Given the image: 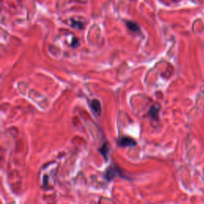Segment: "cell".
<instances>
[{
    "instance_id": "obj_1",
    "label": "cell",
    "mask_w": 204,
    "mask_h": 204,
    "mask_svg": "<svg viewBox=\"0 0 204 204\" xmlns=\"http://www.w3.org/2000/svg\"><path fill=\"white\" fill-rule=\"evenodd\" d=\"M118 144L120 146V147H133L136 144V143L135 141V140L131 139L130 137H122L121 139H120V140L118 141Z\"/></svg>"
},
{
    "instance_id": "obj_2",
    "label": "cell",
    "mask_w": 204,
    "mask_h": 204,
    "mask_svg": "<svg viewBox=\"0 0 204 204\" xmlns=\"http://www.w3.org/2000/svg\"><path fill=\"white\" fill-rule=\"evenodd\" d=\"M118 175L121 176V173H120V170L118 169L117 167H110V168L106 171V173H105V176H106V179L108 180H111L114 177H116Z\"/></svg>"
},
{
    "instance_id": "obj_3",
    "label": "cell",
    "mask_w": 204,
    "mask_h": 204,
    "mask_svg": "<svg viewBox=\"0 0 204 204\" xmlns=\"http://www.w3.org/2000/svg\"><path fill=\"white\" fill-rule=\"evenodd\" d=\"M90 107H91L92 111L94 112V113H96V114L98 115V116L101 115V105L100 101H98V100H96V99L92 100V101H91V103H90Z\"/></svg>"
},
{
    "instance_id": "obj_4",
    "label": "cell",
    "mask_w": 204,
    "mask_h": 204,
    "mask_svg": "<svg viewBox=\"0 0 204 204\" xmlns=\"http://www.w3.org/2000/svg\"><path fill=\"white\" fill-rule=\"evenodd\" d=\"M126 25H127V27L131 31H133V32H138L140 31V26H138V24L134 22H131V21H129L126 23Z\"/></svg>"
},
{
    "instance_id": "obj_5",
    "label": "cell",
    "mask_w": 204,
    "mask_h": 204,
    "mask_svg": "<svg viewBox=\"0 0 204 204\" xmlns=\"http://www.w3.org/2000/svg\"><path fill=\"white\" fill-rule=\"evenodd\" d=\"M159 109L156 106H151L149 109V115L152 119H157L158 118V114H159Z\"/></svg>"
},
{
    "instance_id": "obj_6",
    "label": "cell",
    "mask_w": 204,
    "mask_h": 204,
    "mask_svg": "<svg viewBox=\"0 0 204 204\" xmlns=\"http://www.w3.org/2000/svg\"><path fill=\"white\" fill-rule=\"evenodd\" d=\"M100 151H101V153L102 154L104 158L106 159L107 155L109 153V147H108V144H107V143L104 144L103 145H102V147H101V149H100Z\"/></svg>"
},
{
    "instance_id": "obj_7",
    "label": "cell",
    "mask_w": 204,
    "mask_h": 204,
    "mask_svg": "<svg viewBox=\"0 0 204 204\" xmlns=\"http://www.w3.org/2000/svg\"><path fill=\"white\" fill-rule=\"evenodd\" d=\"M72 26L73 27H77V28L80 29V30H81V29H83V24L81 23H80V22H75L74 20L72 19Z\"/></svg>"
},
{
    "instance_id": "obj_8",
    "label": "cell",
    "mask_w": 204,
    "mask_h": 204,
    "mask_svg": "<svg viewBox=\"0 0 204 204\" xmlns=\"http://www.w3.org/2000/svg\"><path fill=\"white\" fill-rule=\"evenodd\" d=\"M76 42H78V40L77 39V38H74V39L73 40V42H72V44H71V45L72 46H73V47H75V46H77V45H76Z\"/></svg>"
}]
</instances>
